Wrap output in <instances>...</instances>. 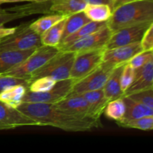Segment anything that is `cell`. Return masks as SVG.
<instances>
[{"mask_svg":"<svg viewBox=\"0 0 153 153\" xmlns=\"http://www.w3.org/2000/svg\"><path fill=\"white\" fill-rule=\"evenodd\" d=\"M16 108L40 126H52L66 131H89L100 126V120L73 116L55 104L22 102Z\"/></svg>","mask_w":153,"mask_h":153,"instance_id":"1","label":"cell"},{"mask_svg":"<svg viewBox=\"0 0 153 153\" xmlns=\"http://www.w3.org/2000/svg\"><path fill=\"white\" fill-rule=\"evenodd\" d=\"M146 22H153V0H132L113 10L107 25L114 32Z\"/></svg>","mask_w":153,"mask_h":153,"instance_id":"2","label":"cell"},{"mask_svg":"<svg viewBox=\"0 0 153 153\" xmlns=\"http://www.w3.org/2000/svg\"><path fill=\"white\" fill-rule=\"evenodd\" d=\"M41 46L40 35L31 29L29 22L20 24L11 34L0 40V50H30Z\"/></svg>","mask_w":153,"mask_h":153,"instance_id":"3","label":"cell"},{"mask_svg":"<svg viewBox=\"0 0 153 153\" xmlns=\"http://www.w3.org/2000/svg\"><path fill=\"white\" fill-rule=\"evenodd\" d=\"M76 53L71 52L61 51L51 58L43 67L39 68L30 76L32 82L36 79L49 76L55 82L70 79V71L74 61Z\"/></svg>","mask_w":153,"mask_h":153,"instance_id":"4","label":"cell"},{"mask_svg":"<svg viewBox=\"0 0 153 153\" xmlns=\"http://www.w3.org/2000/svg\"><path fill=\"white\" fill-rule=\"evenodd\" d=\"M59 52L60 49L58 47L42 45L36 49L26 59L4 74L30 79L34 72L43 67Z\"/></svg>","mask_w":153,"mask_h":153,"instance_id":"5","label":"cell"},{"mask_svg":"<svg viewBox=\"0 0 153 153\" xmlns=\"http://www.w3.org/2000/svg\"><path fill=\"white\" fill-rule=\"evenodd\" d=\"M105 49L76 53L70 78L75 82L83 79L92 73L102 62Z\"/></svg>","mask_w":153,"mask_h":153,"instance_id":"6","label":"cell"},{"mask_svg":"<svg viewBox=\"0 0 153 153\" xmlns=\"http://www.w3.org/2000/svg\"><path fill=\"white\" fill-rule=\"evenodd\" d=\"M75 81L67 79L56 82L53 88L46 92L34 93L27 89L26 93L22 99V102H39L55 104L64 100L70 94Z\"/></svg>","mask_w":153,"mask_h":153,"instance_id":"7","label":"cell"},{"mask_svg":"<svg viewBox=\"0 0 153 153\" xmlns=\"http://www.w3.org/2000/svg\"><path fill=\"white\" fill-rule=\"evenodd\" d=\"M114 67L102 63L92 73L83 79L75 82L68 96L102 89Z\"/></svg>","mask_w":153,"mask_h":153,"instance_id":"8","label":"cell"},{"mask_svg":"<svg viewBox=\"0 0 153 153\" xmlns=\"http://www.w3.org/2000/svg\"><path fill=\"white\" fill-rule=\"evenodd\" d=\"M112 32L108 25L96 32L76 40L71 45L60 49L61 51L71 52L74 53L86 51L105 49Z\"/></svg>","mask_w":153,"mask_h":153,"instance_id":"9","label":"cell"},{"mask_svg":"<svg viewBox=\"0 0 153 153\" xmlns=\"http://www.w3.org/2000/svg\"><path fill=\"white\" fill-rule=\"evenodd\" d=\"M153 22H146L125 27L112 32L105 49H110L140 42L148 27Z\"/></svg>","mask_w":153,"mask_h":153,"instance_id":"10","label":"cell"},{"mask_svg":"<svg viewBox=\"0 0 153 153\" xmlns=\"http://www.w3.org/2000/svg\"><path fill=\"white\" fill-rule=\"evenodd\" d=\"M51 4L52 3L47 1L16 5L7 9H0V25H4L13 20L33 14L51 13L49 10Z\"/></svg>","mask_w":153,"mask_h":153,"instance_id":"11","label":"cell"},{"mask_svg":"<svg viewBox=\"0 0 153 153\" xmlns=\"http://www.w3.org/2000/svg\"><path fill=\"white\" fill-rule=\"evenodd\" d=\"M35 126H37L35 121L0 100V130Z\"/></svg>","mask_w":153,"mask_h":153,"instance_id":"12","label":"cell"},{"mask_svg":"<svg viewBox=\"0 0 153 153\" xmlns=\"http://www.w3.org/2000/svg\"><path fill=\"white\" fill-rule=\"evenodd\" d=\"M141 52H143V49L140 42L113 49H105L102 63L112 67H117L128 63L131 58Z\"/></svg>","mask_w":153,"mask_h":153,"instance_id":"13","label":"cell"},{"mask_svg":"<svg viewBox=\"0 0 153 153\" xmlns=\"http://www.w3.org/2000/svg\"><path fill=\"white\" fill-rule=\"evenodd\" d=\"M149 88H153V60L139 68L134 69V80L129 88L124 92L123 96Z\"/></svg>","mask_w":153,"mask_h":153,"instance_id":"14","label":"cell"},{"mask_svg":"<svg viewBox=\"0 0 153 153\" xmlns=\"http://www.w3.org/2000/svg\"><path fill=\"white\" fill-rule=\"evenodd\" d=\"M55 105L61 110L73 116L81 118H91L89 114L88 102L81 94L67 96Z\"/></svg>","mask_w":153,"mask_h":153,"instance_id":"15","label":"cell"},{"mask_svg":"<svg viewBox=\"0 0 153 153\" xmlns=\"http://www.w3.org/2000/svg\"><path fill=\"white\" fill-rule=\"evenodd\" d=\"M81 95L88 102L90 117L96 120H100L102 114L104 112L108 100L105 96L102 89L89 91Z\"/></svg>","mask_w":153,"mask_h":153,"instance_id":"16","label":"cell"},{"mask_svg":"<svg viewBox=\"0 0 153 153\" xmlns=\"http://www.w3.org/2000/svg\"><path fill=\"white\" fill-rule=\"evenodd\" d=\"M35 49L24 51L0 50V74L7 73L20 64Z\"/></svg>","mask_w":153,"mask_h":153,"instance_id":"17","label":"cell"},{"mask_svg":"<svg viewBox=\"0 0 153 153\" xmlns=\"http://www.w3.org/2000/svg\"><path fill=\"white\" fill-rule=\"evenodd\" d=\"M123 66L124 64H120L114 68L111 74L103 87V92L108 101L123 96V92L120 86V76Z\"/></svg>","mask_w":153,"mask_h":153,"instance_id":"18","label":"cell"},{"mask_svg":"<svg viewBox=\"0 0 153 153\" xmlns=\"http://www.w3.org/2000/svg\"><path fill=\"white\" fill-rule=\"evenodd\" d=\"M123 98L126 104V113L123 120L119 122L128 121L144 116H153L152 108L137 102L126 96H123Z\"/></svg>","mask_w":153,"mask_h":153,"instance_id":"19","label":"cell"},{"mask_svg":"<svg viewBox=\"0 0 153 153\" xmlns=\"http://www.w3.org/2000/svg\"><path fill=\"white\" fill-rule=\"evenodd\" d=\"M107 25V21H104V22H94V21H91V22H88L87 24L84 25L83 26L81 27L79 30L72 34L67 38L64 39L63 41H61L58 46V49H61V48L66 47L72 43H74L76 40H79L81 38L86 37V36L89 35V34H92V33L96 32V31H99L101 28H104L105 26Z\"/></svg>","mask_w":153,"mask_h":153,"instance_id":"20","label":"cell"},{"mask_svg":"<svg viewBox=\"0 0 153 153\" xmlns=\"http://www.w3.org/2000/svg\"><path fill=\"white\" fill-rule=\"evenodd\" d=\"M87 5L85 0H61L52 3L49 10L51 13H58L64 16H70L78 12L83 11Z\"/></svg>","mask_w":153,"mask_h":153,"instance_id":"21","label":"cell"},{"mask_svg":"<svg viewBox=\"0 0 153 153\" xmlns=\"http://www.w3.org/2000/svg\"><path fill=\"white\" fill-rule=\"evenodd\" d=\"M28 87L22 85L10 87L0 94V100L10 107L16 108L22 102Z\"/></svg>","mask_w":153,"mask_h":153,"instance_id":"22","label":"cell"},{"mask_svg":"<svg viewBox=\"0 0 153 153\" xmlns=\"http://www.w3.org/2000/svg\"><path fill=\"white\" fill-rule=\"evenodd\" d=\"M67 17V16L63 18L61 20L52 25L47 31H46L40 35L42 45L58 47L61 40V37H62Z\"/></svg>","mask_w":153,"mask_h":153,"instance_id":"23","label":"cell"},{"mask_svg":"<svg viewBox=\"0 0 153 153\" xmlns=\"http://www.w3.org/2000/svg\"><path fill=\"white\" fill-rule=\"evenodd\" d=\"M89 22H91V20L85 15L84 11L78 12V13L67 16L65 22V25H64L61 42L63 41L64 39L67 38V37L71 35L72 34L76 32L81 27L83 26L84 25H85V24H87Z\"/></svg>","mask_w":153,"mask_h":153,"instance_id":"24","label":"cell"},{"mask_svg":"<svg viewBox=\"0 0 153 153\" xmlns=\"http://www.w3.org/2000/svg\"><path fill=\"white\" fill-rule=\"evenodd\" d=\"M83 11L90 20L94 22L108 21L112 13L110 6L105 4H87Z\"/></svg>","mask_w":153,"mask_h":153,"instance_id":"25","label":"cell"},{"mask_svg":"<svg viewBox=\"0 0 153 153\" xmlns=\"http://www.w3.org/2000/svg\"><path fill=\"white\" fill-rule=\"evenodd\" d=\"M103 113H105V115L108 119L117 122L123 120L126 113V104L123 97L109 101L106 105Z\"/></svg>","mask_w":153,"mask_h":153,"instance_id":"26","label":"cell"},{"mask_svg":"<svg viewBox=\"0 0 153 153\" xmlns=\"http://www.w3.org/2000/svg\"><path fill=\"white\" fill-rule=\"evenodd\" d=\"M65 16H64V15L58 13L42 16L37 20L30 23V27L37 34H38L39 35H41L45 31H47L49 28H51L52 25L59 22Z\"/></svg>","mask_w":153,"mask_h":153,"instance_id":"27","label":"cell"},{"mask_svg":"<svg viewBox=\"0 0 153 153\" xmlns=\"http://www.w3.org/2000/svg\"><path fill=\"white\" fill-rule=\"evenodd\" d=\"M117 124L124 128H135L146 131H152L153 129V116H144L124 122H118Z\"/></svg>","mask_w":153,"mask_h":153,"instance_id":"28","label":"cell"},{"mask_svg":"<svg viewBox=\"0 0 153 153\" xmlns=\"http://www.w3.org/2000/svg\"><path fill=\"white\" fill-rule=\"evenodd\" d=\"M30 83L31 80L29 78L17 77L10 75L0 74V94L4 90L15 85H22L28 88Z\"/></svg>","mask_w":153,"mask_h":153,"instance_id":"29","label":"cell"},{"mask_svg":"<svg viewBox=\"0 0 153 153\" xmlns=\"http://www.w3.org/2000/svg\"><path fill=\"white\" fill-rule=\"evenodd\" d=\"M56 82L49 76H44L36 79L31 82L28 89L31 92L41 93L46 92L52 89Z\"/></svg>","mask_w":153,"mask_h":153,"instance_id":"30","label":"cell"},{"mask_svg":"<svg viewBox=\"0 0 153 153\" xmlns=\"http://www.w3.org/2000/svg\"><path fill=\"white\" fill-rule=\"evenodd\" d=\"M126 97H128L137 102L141 103L153 108V88L138 91Z\"/></svg>","mask_w":153,"mask_h":153,"instance_id":"31","label":"cell"},{"mask_svg":"<svg viewBox=\"0 0 153 153\" xmlns=\"http://www.w3.org/2000/svg\"><path fill=\"white\" fill-rule=\"evenodd\" d=\"M134 69L128 63L124 64L120 76V86L123 92H125L134 80Z\"/></svg>","mask_w":153,"mask_h":153,"instance_id":"32","label":"cell"},{"mask_svg":"<svg viewBox=\"0 0 153 153\" xmlns=\"http://www.w3.org/2000/svg\"><path fill=\"white\" fill-rule=\"evenodd\" d=\"M153 60V53L152 52H143L137 54L133 58L128 61V64L131 66L134 69L139 68L142 67L149 61Z\"/></svg>","mask_w":153,"mask_h":153,"instance_id":"33","label":"cell"},{"mask_svg":"<svg viewBox=\"0 0 153 153\" xmlns=\"http://www.w3.org/2000/svg\"><path fill=\"white\" fill-rule=\"evenodd\" d=\"M142 49L144 52H153V22L150 24L143 34L140 41Z\"/></svg>","mask_w":153,"mask_h":153,"instance_id":"34","label":"cell"},{"mask_svg":"<svg viewBox=\"0 0 153 153\" xmlns=\"http://www.w3.org/2000/svg\"><path fill=\"white\" fill-rule=\"evenodd\" d=\"M16 27L13 28H6L4 26V25H0V40L2 39L3 37H6L7 35H10L14 31Z\"/></svg>","mask_w":153,"mask_h":153,"instance_id":"35","label":"cell"},{"mask_svg":"<svg viewBox=\"0 0 153 153\" xmlns=\"http://www.w3.org/2000/svg\"><path fill=\"white\" fill-rule=\"evenodd\" d=\"M131 1H132V0H110L111 8L112 11H113V10H114L116 7Z\"/></svg>","mask_w":153,"mask_h":153,"instance_id":"36","label":"cell"},{"mask_svg":"<svg viewBox=\"0 0 153 153\" xmlns=\"http://www.w3.org/2000/svg\"><path fill=\"white\" fill-rule=\"evenodd\" d=\"M87 4H108L111 7L110 0H85Z\"/></svg>","mask_w":153,"mask_h":153,"instance_id":"37","label":"cell"},{"mask_svg":"<svg viewBox=\"0 0 153 153\" xmlns=\"http://www.w3.org/2000/svg\"><path fill=\"white\" fill-rule=\"evenodd\" d=\"M20 1H28V0H6V1H5V3L20 2Z\"/></svg>","mask_w":153,"mask_h":153,"instance_id":"38","label":"cell"},{"mask_svg":"<svg viewBox=\"0 0 153 153\" xmlns=\"http://www.w3.org/2000/svg\"><path fill=\"white\" fill-rule=\"evenodd\" d=\"M47 1L48 0H28V1H30V2H44Z\"/></svg>","mask_w":153,"mask_h":153,"instance_id":"39","label":"cell"},{"mask_svg":"<svg viewBox=\"0 0 153 153\" xmlns=\"http://www.w3.org/2000/svg\"><path fill=\"white\" fill-rule=\"evenodd\" d=\"M61 1V0H48V1H49V2H51L52 4V3H55V2H58V1Z\"/></svg>","mask_w":153,"mask_h":153,"instance_id":"40","label":"cell"},{"mask_svg":"<svg viewBox=\"0 0 153 153\" xmlns=\"http://www.w3.org/2000/svg\"><path fill=\"white\" fill-rule=\"evenodd\" d=\"M5 1H6V0H0V4L5 3Z\"/></svg>","mask_w":153,"mask_h":153,"instance_id":"41","label":"cell"}]
</instances>
